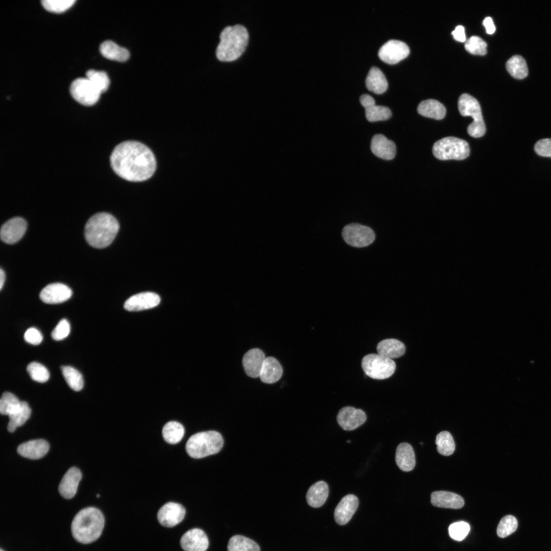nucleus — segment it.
<instances>
[{
	"label": "nucleus",
	"mask_w": 551,
	"mask_h": 551,
	"mask_svg": "<svg viewBox=\"0 0 551 551\" xmlns=\"http://www.w3.org/2000/svg\"><path fill=\"white\" fill-rule=\"evenodd\" d=\"M111 166L119 177L130 182H142L149 179L157 167L155 155L142 143L128 140L117 145L110 158Z\"/></svg>",
	"instance_id": "f257e3e1"
},
{
	"label": "nucleus",
	"mask_w": 551,
	"mask_h": 551,
	"mask_svg": "<svg viewBox=\"0 0 551 551\" xmlns=\"http://www.w3.org/2000/svg\"><path fill=\"white\" fill-rule=\"evenodd\" d=\"M119 228V223L113 215L106 212L97 213L86 223L85 239L93 247L105 248L113 242Z\"/></svg>",
	"instance_id": "f03ea898"
},
{
	"label": "nucleus",
	"mask_w": 551,
	"mask_h": 551,
	"mask_svg": "<svg viewBox=\"0 0 551 551\" xmlns=\"http://www.w3.org/2000/svg\"><path fill=\"white\" fill-rule=\"evenodd\" d=\"M104 524L105 518L102 512L94 507H87L80 510L74 516L71 526V533L79 542L90 543L99 537Z\"/></svg>",
	"instance_id": "7ed1b4c3"
},
{
	"label": "nucleus",
	"mask_w": 551,
	"mask_h": 551,
	"mask_svg": "<svg viewBox=\"0 0 551 551\" xmlns=\"http://www.w3.org/2000/svg\"><path fill=\"white\" fill-rule=\"evenodd\" d=\"M220 39L216 48V56L219 60L231 61L239 57L245 50L248 33L241 24L229 26L221 31Z\"/></svg>",
	"instance_id": "20e7f679"
},
{
	"label": "nucleus",
	"mask_w": 551,
	"mask_h": 551,
	"mask_svg": "<svg viewBox=\"0 0 551 551\" xmlns=\"http://www.w3.org/2000/svg\"><path fill=\"white\" fill-rule=\"evenodd\" d=\"M223 444V440L219 433L208 431L198 432L190 436L185 448L190 457L200 459L218 453Z\"/></svg>",
	"instance_id": "39448f33"
},
{
	"label": "nucleus",
	"mask_w": 551,
	"mask_h": 551,
	"mask_svg": "<svg viewBox=\"0 0 551 551\" xmlns=\"http://www.w3.org/2000/svg\"><path fill=\"white\" fill-rule=\"evenodd\" d=\"M458 109L462 116H471L473 119L467 128L468 134L474 138L483 136L486 128L478 101L469 94L463 93L459 98Z\"/></svg>",
	"instance_id": "423d86ee"
},
{
	"label": "nucleus",
	"mask_w": 551,
	"mask_h": 551,
	"mask_svg": "<svg viewBox=\"0 0 551 551\" xmlns=\"http://www.w3.org/2000/svg\"><path fill=\"white\" fill-rule=\"evenodd\" d=\"M432 150L434 156L441 160H463L468 157L470 153L467 142L454 137L439 140L433 145Z\"/></svg>",
	"instance_id": "0eeeda50"
},
{
	"label": "nucleus",
	"mask_w": 551,
	"mask_h": 551,
	"mask_svg": "<svg viewBox=\"0 0 551 551\" xmlns=\"http://www.w3.org/2000/svg\"><path fill=\"white\" fill-rule=\"evenodd\" d=\"M365 374L374 379L383 380L391 377L394 372L396 365L391 359L376 354L365 356L361 362Z\"/></svg>",
	"instance_id": "6e6552de"
},
{
	"label": "nucleus",
	"mask_w": 551,
	"mask_h": 551,
	"mask_svg": "<svg viewBox=\"0 0 551 551\" xmlns=\"http://www.w3.org/2000/svg\"><path fill=\"white\" fill-rule=\"evenodd\" d=\"M69 92L75 101L87 106L95 104L101 93L87 78H79L73 80L70 85Z\"/></svg>",
	"instance_id": "1a4fd4ad"
},
{
	"label": "nucleus",
	"mask_w": 551,
	"mask_h": 551,
	"mask_svg": "<svg viewBox=\"0 0 551 551\" xmlns=\"http://www.w3.org/2000/svg\"><path fill=\"white\" fill-rule=\"evenodd\" d=\"M342 236L347 244L356 247L367 246L375 239L374 233L371 228L359 223L345 226L342 230Z\"/></svg>",
	"instance_id": "9d476101"
},
{
	"label": "nucleus",
	"mask_w": 551,
	"mask_h": 551,
	"mask_svg": "<svg viewBox=\"0 0 551 551\" xmlns=\"http://www.w3.org/2000/svg\"><path fill=\"white\" fill-rule=\"evenodd\" d=\"M410 53L407 44L395 39L389 40L379 49L378 55L383 61L393 64L406 58Z\"/></svg>",
	"instance_id": "9b49d317"
},
{
	"label": "nucleus",
	"mask_w": 551,
	"mask_h": 551,
	"mask_svg": "<svg viewBox=\"0 0 551 551\" xmlns=\"http://www.w3.org/2000/svg\"><path fill=\"white\" fill-rule=\"evenodd\" d=\"M27 228V223L24 219L19 217L12 218L2 226L1 238L6 243H15L22 237Z\"/></svg>",
	"instance_id": "f8f14e48"
},
{
	"label": "nucleus",
	"mask_w": 551,
	"mask_h": 551,
	"mask_svg": "<svg viewBox=\"0 0 551 551\" xmlns=\"http://www.w3.org/2000/svg\"><path fill=\"white\" fill-rule=\"evenodd\" d=\"M366 420V415L362 410L347 406L341 408L337 416L339 425L344 430H354Z\"/></svg>",
	"instance_id": "ddd939ff"
},
{
	"label": "nucleus",
	"mask_w": 551,
	"mask_h": 551,
	"mask_svg": "<svg viewBox=\"0 0 551 551\" xmlns=\"http://www.w3.org/2000/svg\"><path fill=\"white\" fill-rule=\"evenodd\" d=\"M186 511L181 504L169 502L158 511L157 518L159 523L166 527H173L181 522L184 518Z\"/></svg>",
	"instance_id": "4468645a"
},
{
	"label": "nucleus",
	"mask_w": 551,
	"mask_h": 551,
	"mask_svg": "<svg viewBox=\"0 0 551 551\" xmlns=\"http://www.w3.org/2000/svg\"><path fill=\"white\" fill-rule=\"evenodd\" d=\"M72 294V290L67 286L57 283L45 286L40 292L39 296L45 303L57 304L67 300Z\"/></svg>",
	"instance_id": "2eb2a0df"
},
{
	"label": "nucleus",
	"mask_w": 551,
	"mask_h": 551,
	"mask_svg": "<svg viewBox=\"0 0 551 551\" xmlns=\"http://www.w3.org/2000/svg\"><path fill=\"white\" fill-rule=\"evenodd\" d=\"M180 544L185 551H206L209 546V540L203 530L194 528L182 536Z\"/></svg>",
	"instance_id": "dca6fc26"
},
{
	"label": "nucleus",
	"mask_w": 551,
	"mask_h": 551,
	"mask_svg": "<svg viewBox=\"0 0 551 551\" xmlns=\"http://www.w3.org/2000/svg\"><path fill=\"white\" fill-rule=\"evenodd\" d=\"M160 302V297L151 292H141L129 297L124 304V308L129 311H138L153 308Z\"/></svg>",
	"instance_id": "f3484780"
},
{
	"label": "nucleus",
	"mask_w": 551,
	"mask_h": 551,
	"mask_svg": "<svg viewBox=\"0 0 551 551\" xmlns=\"http://www.w3.org/2000/svg\"><path fill=\"white\" fill-rule=\"evenodd\" d=\"M358 505V499L355 495L350 494L344 496L334 511L336 522L339 525L346 524L355 513Z\"/></svg>",
	"instance_id": "a211bd4d"
},
{
	"label": "nucleus",
	"mask_w": 551,
	"mask_h": 551,
	"mask_svg": "<svg viewBox=\"0 0 551 551\" xmlns=\"http://www.w3.org/2000/svg\"><path fill=\"white\" fill-rule=\"evenodd\" d=\"M265 359L264 353L259 348H254L247 351L242 359L246 374L252 378L259 377Z\"/></svg>",
	"instance_id": "6ab92c4d"
},
{
	"label": "nucleus",
	"mask_w": 551,
	"mask_h": 551,
	"mask_svg": "<svg viewBox=\"0 0 551 551\" xmlns=\"http://www.w3.org/2000/svg\"><path fill=\"white\" fill-rule=\"evenodd\" d=\"M370 148L375 156L383 160H390L395 156V143L382 134H376L372 137Z\"/></svg>",
	"instance_id": "aec40b11"
},
{
	"label": "nucleus",
	"mask_w": 551,
	"mask_h": 551,
	"mask_svg": "<svg viewBox=\"0 0 551 551\" xmlns=\"http://www.w3.org/2000/svg\"><path fill=\"white\" fill-rule=\"evenodd\" d=\"M82 479L81 471L76 467L69 468L63 477L59 486V492L63 497L70 499L76 494Z\"/></svg>",
	"instance_id": "412c9836"
},
{
	"label": "nucleus",
	"mask_w": 551,
	"mask_h": 551,
	"mask_svg": "<svg viewBox=\"0 0 551 551\" xmlns=\"http://www.w3.org/2000/svg\"><path fill=\"white\" fill-rule=\"evenodd\" d=\"M431 502L437 507L454 509H460L464 505V500L460 495L446 491L433 492L431 495Z\"/></svg>",
	"instance_id": "4be33fe9"
},
{
	"label": "nucleus",
	"mask_w": 551,
	"mask_h": 551,
	"mask_svg": "<svg viewBox=\"0 0 551 551\" xmlns=\"http://www.w3.org/2000/svg\"><path fill=\"white\" fill-rule=\"evenodd\" d=\"M49 449V444L43 439L30 440L20 444L17 451L22 457L38 459L44 456Z\"/></svg>",
	"instance_id": "5701e85b"
},
{
	"label": "nucleus",
	"mask_w": 551,
	"mask_h": 551,
	"mask_svg": "<svg viewBox=\"0 0 551 551\" xmlns=\"http://www.w3.org/2000/svg\"><path fill=\"white\" fill-rule=\"evenodd\" d=\"M395 461L402 470L406 472L411 471L415 465V456L411 445L408 443H401L398 445L395 453Z\"/></svg>",
	"instance_id": "b1692460"
},
{
	"label": "nucleus",
	"mask_w": 551,
	"mask_h": 551,
	"mask_svg": "<svg viewBox=\"0 0 551 551\" xmlns=\"http://www.w3.org/2000/svg\"><path fill=\"white\" fill-rule=\"evenodd\" d=\"M282 374L283 369L279 361L268 357L265 359L259 377L263 382L272 384L279 381Z\"/></svg>",
	"instance_id": "393cba45"
},
{
	"label": "nucleus",
	"mask_w": 551,
	"mask_h": 551,
	"mask_svg": "<svg viewBox=\"0 0 551 551\" xmlns=\"http://www.w3.org/2000/svg\"><path fill=\"white\" fill-rule=\"evenodd\" d=\"M328 494L329 487L327 484L320 481L316 482L309 488L307 493L306 499L310 506L318 508L325 503Z\"/></svg>",
	"instance_id": "a878e982"
},
{
	"label": "nucleus",
	"mask_w": 551,
	"mask_h": 551,
	"mask_svg": "<svg viewBox=\"0 0 551 551\" xmlns=\"http://www.w3.org/2000/svg\"><path fill=\"white\" fill-rule=\"evenodd\" d=\"M406 348L403 343L395 339H386L377 345L378 354L389 359L397 358L403 356Z\"/></svg>",
	"instance_id": "bb28decb"
},
{
	"label": "nucleus",
	"mask_w": 551,
	"mask_h": 551,
	"mask_svg": "<svg viewBox=\"0 0 551 551\" xmlns=\"http://www.w3.org/2000/svg\"><path fill=\"white\" fill-rule=\"evenodd\" d=\"M367 89L377 94L384 92L388 88V82L382 70L377 67H372L365 80Z\"/></svg>",
	"instance_id": "cd10ccee"
},
{
	"label": "nucleus",
	"mask_w": 551,
	"mask_h": 551,
	"mask_svg": "<svg viewBox=\"0 0 551 551\" xmlns=\"http://www.w3.org/2000/svg\"><path fill=\"white\" fill-rule=\"evenodd\" d=\"M99 51L106 58L123 62L130 57V53L127 49L117 45L111 40H106L99 45Z\"/></svg>",
	"instance_id": "c85d7f7f"
},
{
	"label": "nucleus",
	"mask_w": 551,
	"mask_h": 551,
	"mask_svg": "<svg viewBox=\"0 0 551 551\" xmlns=\"http://www.w3.org/2000/svg\"><path fill=\"white\" fill-rule=\"evenodd\" d=\"M418 113L426 117L437 120L443 118L446 114L444 105L437 100L429 99L422 101L418 106Z\"/></svg>",
	"instance_id": "c756f323"
},
{
	"label": "nucleus",
	"mask_w": 551,
	"mask_h": 551,
	"mask_svg": "<svg viewBox=\"0 0 551 551\" xmlns=\"http://www.w3.org/2000/svg\"><path fill=\"white\" fill-rule=\"evenodd\" d=\"M31 410L28 404L24 401H20L17 407L9 415V421L7 429L10 432H13L16 429L24 424L30 418Z\"/></svg>",
	"instance_id": "7c9ffc66"
},
{
	"label": "nucleus",
	"mask_w": 551,
	"mask_h": 551,
	"mask_svg": "<svg viewBox=\"0 0 551 551\" xmlns=\"http://www.w3.org/2000/svg\"><path fill=\"white\" fill-rule=\"evenodd\" d=\"M506 67L510 74L517 79H524L529 73L527 62L520 55H515L511 57L507 61Z\"/></svg>",
	"instance_id": "2f4dec72"
},
{
	"label": "nucleus",
	"mask_w": 551,
	"mask_h": 551,
	"mask_svg": "<svg viewBox=\"0 0 551 551\" xmlns=\"http://www.w3.org/2000/svg\"><path fill=\"white\" fill-rule=\"evenodd\" d=\"M185 429L182 424L176 421L167 422L163 428L162 435L165 441L169 444H177L183 438Z\"/></svg>",
	"instance_id": "473e14b6"
},
{
	"label": "nucleus",
	"mask_w": 551,
	"mask_h": 551,
	"mask_svg": "<svg viewBox=\"0 0 551 551\" xmlns=\"http://www.w3.org/2000/svg\"><path fill=\"white\" fill-rule=\"evenodd\" d=\"M228 551H260V549L253 540L241 535H235L229 541Z\"/></svg>",
	"instance_id": "72a5a7b5"
},
{
	"label": "nucleus",
	"mask_w": 551,
	"mask_h": 551,
	"mask_svg": "<svg viewBox=\"0 0 551 551\" xmlns=\"http://www.w3.org/2000/svg\"><path fill=\"white\" fill-rule=\"evenodd\" d=\"M62 373L69 387L76 391L83 387L84 381L81 373L74 368L69 366L61 367Z\"/></svg>",
	"instance_id": "f704fd0d"
},
{
	"label": "nucleus",
	"mask_w": 551,
	"mask_h": 551,
	"mask_svg": "<svg viewBox=\"0 0 551 551\" xmlns=\"http://www.w3.org/2000/svg\"><path fill=\"white\" fill-rule=\"evenodd\" d=\"M435 443L438 453L445 456L452 455L455 449V443L453 436L447 431L439 433L436 437Z\"/></svg>",
	"instance_id": "c9c22d12"
},
{
	"label": "nucleus",
	"mask_w": 551,
	"mask_h": 551,
	"mask_svg": "<svg viewBox=\"0 0 551 551\" xmlns=\"http://www.w3.org/2000/svg\"><path fill=\"white\" fill-rule=\"evenodd\" d=\"M365 115L366 119L370 122L383 121L389 119L392 112L386 106L375 105L365 109Z\"/></svg>",
	"instance_id": "e433bc0d"
},
{
	"label": "nucleus",
	"mask_w": 551,
	"mask_h": 551,
	"mask_svg": "<svg viewBox=\"0 0 551 551\" xmlns=\"http://www.w3.org/2000/svg\"><path fill=\"white\" fill-rule=\"evenodd\" d=\"M86 76L101 91H106L109 86L110 80L107 73L104 71L89 69L86 72Z\"/></svg>",
	"instance_id": "4c0bfd02"
},
{
	"label": "nucleus",
	"mask_w": 551,
	"mask_h": 551,
	"mask_svg": "<svg viewBox=\"0 0 551 551\" xmlns=\"http://www.w3.org/2000/svg\"><path fill=\"white\" fill-rule=\"evenodd\" d=\"M517 527L516 518L511 515H506L501 519L498 524L497 534L500 538L506 537L513 533Z\"/></svg>",
	"instance_id": "58836bf2"
},
{
	"label": "nucleus",
	"mask_w": 551,
	"mask_h": 551,
	"mask_svg": "<svg viewBox=\"0 0 551 551\" xmlns=\"http://www.w3.org/2000/svg\"><path fill=\"white\" fill-rule=\"evenodd\" d=\"M27 370L31 379L39 383H45L49 378V373L47 369L42 364L33 362L27 367Z\"/></svg>",
	"instance_id": "ea45409f"
},
{
	"label": "nucleus",
	"mask_w": 551,
	"mask_h": 551,
	"mask_svg": "<svg viewBox=\"0 0 551 551\" xmlns=\"http://www.w3.org/2000/svg\"><path fill=\"white\" fill-rule=\"evenodd\" d=\"M464 47L468 52L473 55L482 56L487 53V43L478 36H472L468 38Z\"/></svg>",
	"instance_id": "a19ab883"
},
{
	"label": "nucleus",
	"mask_w": 551,
	"mask_h": 551,
	"mask_svg": "<svg viewBox=\"0 0 551 551\" xmlns=\"http://www.w3.org/2000/svg\"><path fill=\"white\" fill-rule=\"evenodd\" d=\"M20 401L13 393L4 392L0 400V412L3 415H9L19 405Z\"/></svg>",
	"instance_id": "79ce46f5"
},
{
	"label": "nucleus",
	"mask_w": 551,
	"mask_h": 551,
	"mask_svg": "<svg viewBox=\"0 0 551 551\" xmlns=\"http://www.w3.org/2000/svg\"><path fill=\"white\" fill-rule=\"evenodd\" d=\"M75 0H42L41 3L48 11L61 13L71 7Z\"/></svg>",
	"instance_id": "37998d69"
},
{
	"label": "nucleus",
	"mask_w": 551,
	"mask_h": 551,
	"mask_svg": "<svg viewBox=\"0 0 551 551\" xmlns=\"http://www.w3.org/2000/svg\"><path fill=\"white\" fill-rule=\"evenodd\" d=\"M470 531L469 525L464 521H458L450 524L448 528L450 537L457 541L464 539Z\"/></svg>",
	"instance_id": "c03bdc74"
},
{
	"label": "nucleus",
	"mask_w": 551,
	"mask_h": 551,
	"mask_svg": "<svg viewBox=\"0 0 551 551\" xmlns=\"http://www.w3.org/2000/svg\"><path fill=\"white\" fill-rule=\"evenodd\" d=\"M70 327L66 319H61L51 333L52 338L60 341L66 338L70 333Z\"/></svg>",
	"instance_id": "a18cd8bd"
},
{
	"label": "nucleus",
	"mask_w": 551,
	"mask_h": 551,
	"mask_svg": "<svg viewBox=\"0 0 551 551\" xmlns=\"http://www.w3.org/2000/svg\"><path fill=\"white\" fill-rule=\"evenodd\" d=\"M534 149L539 156L551 157V139L544 138L539 140L536 143Z\"/></svg>",
	"instance_id": "49530a36"
},
{
	"label": "nucleus",
	"mask_w": 551,
	"mask_h": 551,
	"mask_svg": "<svg viewBox=\"0 0 551 551\" xmlns=\"http://www.w3.org/2000/svg\"><path fill=\"white\" fill-rule=\"evenodd\" d=\"M24 339L26 342L33 344H39L42 339L43 336L39 330L35 328L28 329L24 334Z\"/></svg>",
	"instance_id": "de8ad7c7"
},
{
	"label": "nucleus",
	"mask_w": 551,
	"mask_h": 551,
	"mask_svg": "<svg viewBox=\"0 0 551 551\" xmlns=\"http://www.w3.org/2000/svg\"><path fill=\"white\" fill-rule=\"evenodd\" d=\"M452 34L453 35L454 38L457 41L460 42H464L466 41L464 28L462 26L459 25L457 26L455 29L452 32Z\"/></svg>",
	"instance_id": "09e8293b"
},
{
	"label": "nucleus",
	"mask_w": 551,
	"mask_h": 551,
	"mask_svg": "<svg viewBox=\"0 0 551 551\" xmlns=\"http://www.w3.org/2000/svg\"><path fill=\"white\" fill-rule=\"evenodd\" d=\"M360 102L365 109L375 105L374 98L368 94L361 95L360 97Z\"/></svg>",
	"instance_id": "8fccbe9b"
},
{
	"label": "nucleus",
	"mask_w": 551,
	"mask_h": 551,
	"mask_svg": "<svg viewBox=\"0 0 551 551\" xmlns=\"http://www.w3.org/2000/svg\"><path fill=\"white\" fill-rule=\"evenodd\" d=\"M483 24L486 29V32L489 34H492L495 31V27L491 17L488 16L483 20Z\"/></svg>",
	"instance_id": "3c124183"
},
{
	"label": "nucleus",
	"mask_w": 551,
	"mask_h": 551,
	"mask_svg": "<svg viewBox=\"0 0 551 551\" xmlns=\"http://www.w3.org/2000/svg\"><path fill=\"white\" fill-rule=\"evenodd\" d=\"M5 273L4 271L1 268L0 269V289L2 290L3 285L5 281Z\"/></svg>",
	"instance_id": "603ef678"
},
{
	"label": "nucleus",
	"mask_w": 551,
	"mask_h": 551,
	"mask_svg": "<svg viewBox=\"0 0 551 551\" xmlns=\"http://www.w3.org/2000/svg\"><path fill=\"white\" fill-rule=\"evenodd\" d=\"M96 496H97V497H98L99 496V494H97Z\"/></svg>",
	"instance_id": "864d4df0"
},
{
	"label": "nucleus",
	"mask_w": 551,
	"mask_h": 551,
	"mask_svg": "<svg viewBox=\"0 0 551 551\" xmlns=\"http://www.w3.org/2000/svg\"><path fill=\"white\" fill-rule=\"evenodd\" d=\"M0 551H4V550L1 549Z\"/></svg>",
	"instance_id": "5fc2aeb1"
}]
</instances>
